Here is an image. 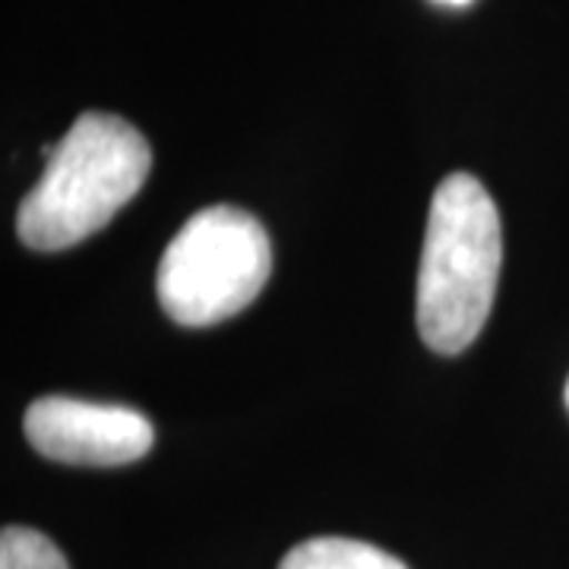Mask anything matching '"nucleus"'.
<instances>
[{"label": "nucleus", "mask_w": 569, "mask_h": 569, "mask_svg": "<svg viewBox=\"0 0 569 569\" xmlns=\"http://www.w3.org/2000/svg\"><path fill=\"white\" fill-rule=\"evenodd\" d=\"M567 406H569V387H567Z\"/></svg>", "instance_id": "6e6552de"}, {"label": "nucleus", "mask_w": 569, "mask_h": 569, "mask_svg": "<svg viewBox=\"0 0 569 569\" xmlns=\"http://www.w3.org/2000/svg\"><path fill=\"white\" fill-rule=\"evenodd\" d=\"M26 437L41 456L63 466L111 468L142 459L156 430L137 408L44 396L26 411Z\"/></svg>", "instance_id": "20e7f679"}, {"label": "nucleus", "mask_w": 569, "mask_h": 569, "mask_svg": "<svg viewBox=\"0 0 569 569\" xmlns=\"http://www.w3.org/2000/svg\"><path fill=\"white\" fill-rule=\"evenodd\" d=\"M0 569H70L61 548L36 529L7 526L0 535Z\"/></svg>", "instance_id": "423d86ee"}, {"label": "nucleus", "mask_w": 569, "mask_h": 569, "mask_svg": "<svg viewBox=\"0 0 569 569\" xmlns=\"http://www.w3.org/2000/svg\"><path fill=\"white\" fill-rule=\"evenodd\" d=\"M279 569H408L399 557L355 538H310L284 553Z\"/></svg>", "instance_id": "39448f33"}, {"label": "nucleus", "mask_w": 569, "mask_h": 569, "mask_svg": "<svg viewBox=\"0 0 569 569\" xmlns=\"http://www.w3.org/2000/svg\"><path fill=\"white\" fill-rule=\"evenodd\" d=\"M433 3H447V7H468L471 0H433Z\"/></svg>", "instance_id": "0eeeda50"}, {"label": "nucleus", "mask_w": 569, "mask_h": 569, "mask_svg": "<svg viewBox=\"0 0 569 569\" xmlns=\"http://www.w3.org/2000/svg\"><path fill=\"white\" fill-rule=\"evenodd\" d=\"M503 257L500 212L468 171L440 181L430 200L418 269V332L430 351L459 355L485 329Z\"/></svg>", "instance_id": "f257e3e1"}, {"label": "nucleus", "mask_w": 569, "mask_h": 569, "mask_svg": "<svg viewBox=\"0 0 569 569\" xmlns=\"http://www.w3.org/2000/svg\"><path fill=\"white\" fill-rule=\"evenodd\" d=\"M266 228L238 206H206L164 247L159 305L181 326H216L241 313L269 282Z\"/></svg>", "instance_id": "7ed1b4c3"}, {"label": "nucleus", "mask_w": 569, "mask_h": 569, "mask_svg": "<svg viewBox=\"0 0 569 569\" xmlns=\"http://www.w3.org/2000/svg\"><path fill=\"white\" fill-rule=\"evenodd\" d=\"M44 174L17 216L32 250H67L102 231L149 178L152 149L118 114L86 111L58 146L44 149Z\"/></svg>", "instance_id": "f03ea898"}]
</instances>
